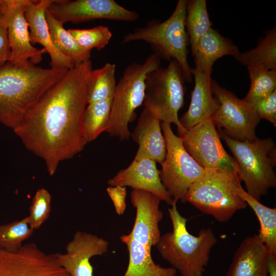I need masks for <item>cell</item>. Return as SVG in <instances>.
Instances as JSON below:
<instances>
[{
  "label": "cell",
  "instance_id": "cell-22",
  "mask_svg": "<svg viewBox=\"0 0 276 276\" xmlns=\"http://www.w3.org/2000/svg\"><path fill=\"white\" fill-rule=\"evenodd\" d=\"M240 53L232 40L212 28L198 42L193 55L195 67L212 73L213 65L217 59L226 55L236 57Z\"/></svg>",
  "mask_w": 276,
  "mask_h": 276
},
{
  "label": "cell",
  "instance_id": "cell-18",
  "mask_svg": "<svg viewBox=\"0 0 276 276\" xmlns=\"http://www.w3.org/2000/svg\"><path fill=\"white\" fill-rule=\"evenodd\" d=\"M54 0H26L25 15L30 29L31 44L39 43L45 49L51 59V67L70 70L75 65L54 44L45 18V11Z\"/></svg>",
  "mask_w": 276,
  "mask_h": 276
},
{
  "label": "cell",
  "instance_id": "cell-8",
  "mask_svg": "<svg viewBox=\"0 0 276 276\" xmlns=\"http://www.w3.org/2000/svg\"><path fill=\"white\" fill-rule=\"evenodd\" d=\"M186 80L174 60L166 67H159L148 73L145 80L144 108L160 122L176 125L180 136L187 131L178 116L184 104Z\"/></svg>",
  "mask_w": 276,
  "mask_h": 276
},
{
  "label": "cell",
  "instance_id": "cell-7",
  "mask_svg": "<svg viewBox=\"0 0 276 276\" xmlns=\"http://www.w3.org/2000/svg\"><path fill=\"white\" fill-rule=\"evenodd\" d=\"M160 61L159 56L153 53L143 63L133 62L125 68L112 100L106 131L110 136L121 140L129 139L131 133L128 125L134 121L135 110L143 103L146 76L160 66Z\"/></svg>",
  "mask_w": 276,
  "mask_h": 276
},
{
  "label": "cell",
  "instance_id": "cell-12",
  "mask_svg": "<svg viewBox=\"0 0 276 276\" xmlns=\"http://www.w3.org/2000/svg\"><path fill=\"white\" fill-rule=\"evenodd\" d=\"M48 10L63 24L102 19L134 21L139 18L137 12L125 8L114 0H54Z\"/></svg>",
  "mask_w": 276,
  "mask_h": 276
},
{
  "label": "cell",
  "instance_id": "cell-6",
  "mask_svg": "<svg viewBox=\"0 0 276 276\" xmlns=\"http://www.w3.org/2000/svg\"><path fill=\"white\" fill-rule=\"evenodd\" d=\"M241 185L235 171H206L189 188L186 202L217 221L226 222L237 212L247 206L238 192Z\"/></svg>",
  "mask_w": 276,
  "mask_h": 276
},
{
  "label": "cell",
  "instance_id": "cell-31",
  "mask_svg": "<svg viewBox=\"0 0 276 276\" xmlns=\"http://www.w3.org/2000/svg\"><path fill=\"white\" fill-rule=\"evenodd\" d=\"M28 224V216L20 220L0 225V248L15 252L22 246V243L34 232Z\"/></svg>",
  "mask_w": 276,
  "mask_h": 276
},
{
  "label": "cell",
  "instance_id": "cell-27",
  "mask_svg": "<svg viewBox=\"0 0 276 276\" xmlns=\"http://www.w3.org/2000/svg\"><path fill=\"white\" fill-rule=\"evenodd\" d=\"M235 58L241 64L276 70V28L266 32L257 45L249 51L240 53Z\"/></svg>",
  "mask_w": 276,
  "mask_h": 276
},
{
  "label": "cell",
  "instance_id": "cell-10",
  "mask_svg": "<svg viewBox=\"0 0 276 276\" xmlns=\"http://www.w3.org/2000/svg\"><path fill=\"white\" fill-rule=\"evenodd\" d=\"M211 87L219 106L212 118L215 126L229 137L239 141L257 138L256 128L260 119L253 107L211 79Z\"/></svg>",
  "mask_w": 276,
  "mask_h": 276
},
{
  "label": "cell",
  "instance_id": "cell-2",
  "mask_svg": "<svg viewBox=\"0 0 276 276\" xmlns=\"http://www.w3.org/2000/svg\"><path fill=\"white\" fill-rule=\"evenodd\" d=\"M67 70L43 68L32 62L0 65V122L13 130Z\"/></svg>",
  "mask_w": 276,
  "mask_h": 276
},
{
  "label": "cell",
  "instance_id": "cell-26",
  "mask_svg": "<svg viewBox=\"0 0 276 276\" xmlns=\"http://www.w3.org/2000/svg\"><path fill=\"white\" fill-rule=\"evenodd\" d=\"M205 0L187 1L185 28L191 52L194 55L200 39L212 28Z\"/></svg>",
  "mask_w": 276,
  "mask_h": 276
},
{
  "label": "cell",
  "instance_id": "cell-11",
  "mask_svg": "<svg viewBox=\"0 0 276 276\" xmlns=\"http://www.w3.org/2000/svg\"><path fill=\"white\" fill-rule=\"evenodd\" d=\"M188 153L205 171H237L234 158L224 149L212 119H206L179 136Z\"/></svg>",
  "mask_w": 276,
  "mask_h": 276
},
{
  "label": "cell",
  "instance_id": "cell-24",
  "mask_svg": "<svg viewBox=\"0 0 276 276\" xmlns=\"http://www.w3.org/2000/svg\"><path fill=\"white\" fill-rule=\"evenodd\" d=\"M45 18L52 41L62 54L70 59L75 65L90 60L91 51L82 47L48 9Z\"/></svg>",
  "mask_w": 276,
  "mask_h": 276
},
{
  "label": "cell",
  "instance_id": "cell-32",
  "mask_svg": "<svg viewBox=\"0 0 276 276\" xmlns=\"http://www.w3.org/2000/svg\"><path fill=\"white\" fill-rule=\"evenodd\" d=\"M68 31L82 47L90 51L93 49H104L112 35L108 27L102 25L90 29H70Z\"/></svg>",
  "mask_w": 276,
  "mask_h": 276
},
{
  "label": "cell",
  "instance_id": "cell-4",
  "mask_svg": "<svg viewBox=\"0 0 276 276\" xmlns=\"http://www.w3.org/2000/svg\"><path fill=\"white\" fill-rule=\"evenodd\" d=\"M187 0H179L170 17L164 21L152 19L125 34L122 42L143 41L149 44L162 59L174 60L186 81L192 80V68L188 60L189 40L185 28Z\"/></svg>",
  "mask_w": 276,
  "mask_h": 276
},
{
  "label": "cell",
  "instance_id": "cell-33",
  "mask_svg": "<svg viewBox=\"0 0 276 276\" xmlns=\"http://www.w3.org/2000/svg\"><path fill=\"white\" fill-rule=\"evenodd\" d=\"M52 196L44 188L39 189L29 208L28 224L34 230L39 228L48 219L51 210Z\"/></svg>",
  "mask_w": 276,
  "mask_h": 276
},
{
  "label": "cell",
  "instance_id": "cell-3",
  "mask_svg": "<svg viewBox=\"0 0 276 276\" xmlns=\"http://www.w3.org/2000/svg\"><path fill=\"white\" fill-rule=\"evenodd\" d=\"M171 206L168 212L173 230L161 235L155 246L180 276H202L218 239L210 228L200 229L197 236L191 234L187 228L188 220L179 212L176 203Z\"/></svg>",
  "mask_w": 276,
  "mask_h": 276
},
{
  "label": "cell",
  "instance_id": "cell-1",
  "mask_svg": "<svg viewBox=\"0 0 276 276\" xmlns=\"http://www.w3.org/2000/svg\"><path fill=\"white\" fill-rule=\"evenodd\" d=\"M92 70L90 60L67 70L13 129L25 147L44 160L50 176L87 144L83 117Z\"/></svg>",
  "mask_w": 276,
  "mask_h": 276
},
{
  "label": "cell",
  "instance_id": "cell-36",
  "mask_svg": "<svg viewBox=\"0 0 276 276\" xmlns=\"http://www.w3.org/2000/svg\"><path fill=\"white\" fill-rule=\"evenodd\" d=\"M10 55L7 27L4 18V21L0 25V65L8 62Z\"/></svg>",
  "mask_w": 276,
  "mask_h": 276
},
{
  "label": "cell",
  "instance_id": "cell-29",
  "mask_svg": "<svg viewBox=\"0 0 276 276\" xmlns=\"http://www.w3.org/2000/svg\"><path fill=\"white\" fill-rule=\"evenodd\" d=\"M112 98L87 104L84 113L83 125L87 143L107 131Z\"/></svg>",
  "mask_w": 276,
  "mask_h": 276
},
{
  "label": "cell",
  "instance_id": "cell-23",
  "mask_svg": "<svg viewBox=\"0 0 276 276\" xmlns=\"http://www.w3.org/2000/svg\"><path fill=\"white\" fill-rule=\"evenodd\" d=\"M120 239L126 246L129 255L127 268L122 276H176V269L156 264L151 251L128 234L122 235Z\"/></svg>",
  "mask_w": 276,
  "mask_h": 276
},
{
  "label": "cell",
  "instance_id": "cell-34",
  "mask_svg": "<svg viewBox=\"0 0 276 276\" xmlns=\"http://www.w3.org/2000/svg\"><path fill=\"white\" fill-rule=\"evenodd\" d=\"M258 117L276 126V89L252 106Z\"/></svg>",
  "mask_w": 276,
  "mask_h": 276
},
{
  "label": "cell",
  "instance_id": "cell-14",
  "mask_svg": "<svg viewBox=\"0 0 276 276\" xmlns=\"http://www.w3.org/2000/svg\"><path fill=\"white\" fill-rule=\"evenodd\" d=\"M26 0H6L5 19L11 55L9 62L15 65L40 63L45 49L31 43L29 25L25 15Z\"/></svg>",
  "mask_w": 276,
  "mask_h": 276
},
{
  "label": "cell",
  "instance_id": "cell-38",
  "mask_svg": "<svg viewBox=\"0 0 276 276\" xmlns=\"http://www.w3.org/2000/svg\"><path fill=\"white\" fill-rule=\"evenodd\" d=\"M5 8L6 0H0V25L4 20Z\"/></svg>",
  "mask_w": 276,
  "mask_h": 276
},
{
  "label": "cell",
  "instance_id": "cell-5",
  "mask_svg": "<svg viewBox=\"0 0 276 276\" xmlns=\"http://www.w3.org/2000/svg\"><path fill=\"white\" fill-rule=\"evenodd\" d=\"M220 137L233 153L237 173L246 192L260 201L270 189L276 187V145L270 137L248 141L233 139L220 131Z\"/></svg>",
  "mask_w": 276,
  "mask_h": 276
},
{
  "label": "cell",
  "instance_id": "cell-16",
  "mask_svg": "<svg viewBox=\"0 0 276 276\" xmlns=\"http://www.w3.org/2000/svg\"><path fill=\"white\" fill-rule=\"evenodd\" d=\"M161 200L151 192L133 189L131 202L136 210L135 221L128 235L151 251L158 243L161 233L159 223L163 218L159 209Z\"/></svg>",
  "mask_w": 276,
  "mask_h": 276
},
{
  "label": "cell",
  "instance_id": "cell-19",
  "mask_svg": "<svg viewBox=\"0 0 276 276\" xmlns=\"http://www.w3.org/2000/svg\"><path fill=\"white\" fill-rule=\"evenodd\" d=\"M195 85L187 112L179 119L181 126L188 130L201 121L212 119L219 103L214 97L211 87V73L196 67L192 68Z\"/></svg>",
  "mask_w": 276,
  "mask_h": 276
},
{
  "label": "cell",
  "instance_id": "cell-30",
  "mask_svg": "<svg viewBox=\"0 0 276 276\" xmlns=\"http://www.w3.org/2000/svg\"><path fill=\"white\" fill-rule=\"evenodd\" d=\"M247 67L250 86L246 96L242 100L252 106L276 89V70H267L260 66Z\"/></svg>",
  "mask_w": 276,
  "mask_h": 276
},
{
  "label": "cell",
  "instance_id": "cell-17",
  "mask_svg": "<svg viewBox=\"0 0 276 276\" xmlns=\"http://www.w3.org/2000/svg\"><path fill=\"white\" fill-rule=\"evenodd\" d=\"M156 163L149 159L134 158L128 167L119 171L107 183L110 186L130 187L151 192L172 205L175 202L161 182Z\"/></svg>",
  "mask_w": 276,
  "mask_h": 276
},
{
  "label": "cell",
  "instance_id": "cell-25",
  "mask_svg": "<svg viewBox=\"0 0 276 276\" xmlns=\"http://www.w3.org/2000/svg\"><path fill=\"white\" fill-rule=\"evenodd\" d=\"M239 195L256 215L260 228L257 234L270 255L276 256V209L264 205L243 189L241 185L238 189Z\"/></svg>",
  "mask_w": 276,
  "mask_h": 276
},
{
  "label": "cell",
  "instance_id": "cell-21",
  "mask_svg": "<svg viewBox=\"0 0 276 276\" xmlns=\"http://www.w3.org/2000/svg\"><path fill=\"white\" fill-rule=\"evenodd\" d=\"M268 254L257 234L246 237L235 252L225 276H268Z\"/></svg>",
  "mask_w": 276,
  "mask_h": 276
},
{
  "label": "cell",
  "instance_id": "cell-15",
  "mask_svg": "<svg viewBox=\"0 0 276 276\" xmlns=\"http://www.w3.org/2000/svg\"><path fill=\"white\" fill-rule=\"evenodd\" d=\"M108 242L96 235L82 231L75 233L64 254H54L57 263L70 276H93L90 259L106 253Z\"/></svg>",
  "mask_w": 276,
  "mask_h": 276
},
{
  "label": "cell",
  "instance_id": "cell-37",
  "mask_svg": "<svg viewBox=\"0 0 276 276\" xmlns=\"http://www.w3.org/2000/svg\"><path fill=\"white\" fill-rule=\"evenodd\" d=\"M267 269L268 276H276V256L268 254Z\"/></svg>",
  "mask_w": 276,
  "mask_h": 276
},
{
  "label": "cell",
  "instance_id": "cell-20",
  "mask_svg": "<svg viewBox=\"0 0 276 276\" xmlns=\"http://www.w3.org/2000/svg\"><path fill=\"white\" fill-rule=\"evenodd\" d=\"M160 121L144 109L131 136L139 148L134 159H149L160 165L166 155V142Z\"/></svg>",
  "mask_w": 276,
  "mask_h": 276
},
{
  "label": "cell",
  "instance_id": "cell-28",
  "mask_svg": "<svg viewBox=\"0 0 276 276\" xmlns=\"http://www.w3.org/2000/svg\"><path fill=\"white\" fill-rule=\"evenodd\" d=\"M116 70L114 63L108 62L91 71L87 87L88 104L113 98L117 84Z\"/></svg>",
  "mask_w": 276,
  "mask_h": 276
},
{
  "label": "cell",
  "instance_id": "cell-13",
  "mask_svg": "<svg viewBox=\"0 0 276 276\" xmlns=\"http://www.w3.org/2000/svg\"><path fill=\"white\" fill-rule=\"evenodd\" d=\"M0 276H70L54 254L41 250L34 243L22 245L15 252L0 248Z\"/></svg>",
  "mask_w": 276,
  "mask_h": 276
},
{
  "label": "cell",
  "instance_id": "cell-35",
  "mask_svg": "<svg viewBox=\"0 0 276 276\" xmlns=\"http://www.w3.org/2000/svg\"><path fill=\"white\" fill-rule=\"evenodd\" d=\"M106 191L113 204L116 213L123 215L126 209V187L122 186H109Z\"/></svg>",
  "mask_w": 276,
  "mask_h": 276
},
{
  "label": "cell",
  "instance_id": "cell-9",
  "mask_svg": "<svg viewBox=\"0 0 276 276\" xmlns=\"http://www.w3.org/2000/svg\"><path fill=\"white\" fill-rule=\"evenodd\" d=\"M161 128L166 142V155L161 164L159 177L162 184L174 202H186L189 188L201 178L206 171L188 153L181 138L176 135L171 124L162 122Z\"/></svg>",
  "mask_w": 276,
  "mask_h": 276
}]
</instances>
